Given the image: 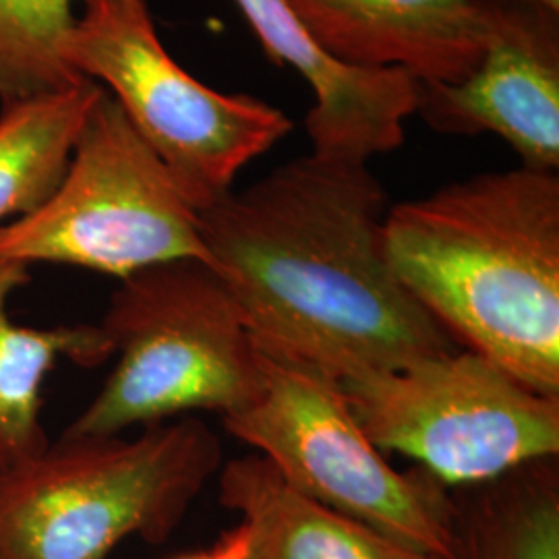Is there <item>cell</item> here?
Returning <instances> with one entry per match:
<instances>
[{"instance_id":"cell-1","label":"cell","mask_w":559,"mask_h":559,"mask_svg":"<svg viewBox=\"0 0 559 559\" xmlns=\"http://www.w3.org/2000/svg\"><path fill=\"white\" fill-rule=\"evenodd\" d=\"M388 210L369 164L313 152L201 210L210 265L263 355L340 381L456 348L388 261Z\"/></svg>"},{"instance_id":"cell-2","label":"cell","mask_w":559,"mask_h":559,"mask_svg":"<svg viewBox=\"0 0 559 559\" xmlns=\"http://www.w3.org/2000/svg\"><path fill=\"white\" fill-rule=\"evenodd\" d=\"M388 261L466 350L559 396V177L519 166L390 205Z\"/></svg>"},{"instance_id":"cell-3","label":"cell","mask_w":559,"mask_h":559,"mask_svg":"<svg viewBox=\"0 0 559 559\" xmlns=\"http://www.w3.org/2000/svg\"><path fill=\"white\" fill-rule=\"evenodd\" d=\"M222 468L221 438L193 415L140 436H60L0 471V559H108L129 537H173Z\"/></svg>"},{"instance_id":"cell-4","label":"cell","mask_w":559,"mask_h":559,"mask_svg":"<svg viewBox=\"0 0 559 559\" xmlns=\"http://www.w3.org/2000/svg\"><path fill=\"white\" fill-rule=\"evenodd\" d=\"M100 328L117 365L62 436H122L198 411L224 419L261 394V350L205 261H166L119 280Z\"/></svg>"},{"instance_id":"cell-5","label":"cell","mask_w":559,"mask_h":559,"mask_svg":"<svg viewBox=\"0 0 559 559\" xmlns=\"http://www.w3.org/2000/svg\"><path fill=\"white\" fill-rule=\"evenodd\" d=\"M62 59L119 102L198 212L228 195L240 170L295 127L270 102L216 92L187 73L143 0H80Z\"/></svg>"},{"instance_id":"cell-6","label":"cell","mask_w":559,"mask_h":559,"mask_svg":"<svg viewBox=\"0 0 559 559\" xmlns=\"http://www.w3.org/2000/svg\"><path fill=\"white\" fill-rule=\"evenodd\" d=\"M177 260L210 263L200 212L102 87L57 189L0 226V261L60 263L122 280Z\"/></svg>"},{"instance_id":"cell-7","label":"cell","mask_w":559,"mask_h":559,"mask_svg":"<svg viewBox=\"0 0 559 559\" xmlns=\"http://www.w3.org/2000/svg\"><path fill=\"white\" fill-rule=\"evenodd\" d=\"M263 388L224 429L258 450L311 500L423 554L454 559L450 489L427 471H396L355 419L338 381L261 353Z\"/></svg>"},{"instance_id":"cell-8","label":"cell","mask_w":559,"mask_h":559,"mask_svg":"<svg viewBox=\"0 0 559 559\" xmlns=\"http://www.w3.org/2000/svg\"><path fill=\"white\" fill-rule=\"evenodd\" d=\"M338 385L383 454L417 460L450 491L559 456V396L466 348Z\"/></svg>"},{"instance_id":"cell-9","label":"cell","mask_w":559,"mask_h":559,"mask_svg":"<svg viewBox=\"0 0 559 559\" xmlns=\"http://www.w3.org/2000/svg\"><path fill=\"white\" fill-rule=\"evenodd\" d=\"M483 57L459 83H419L417 115L445 135L491 133L520 166L558 173L559 13L522 0H477Z\"/></svg>"},{"instance_id":"cell-10","label":"cell","mask_w":559,"mask_h":559,"mask_svg":"<svg viewBox=\"0 0 559 559\" xmlns=\"http://www.w3.org/2000/svg\"><path fill=\"white\" fill-rule=\"evenodd\" d=\"M265 57L290 67L309 83L311 152L334 160L362 162L396 152L406 122L417 115L419 81L404 71L344 67L309 40L286 0H235Z\"/></svg>"},{"instance_id":"cell-11","label":"cell","mask_w":559,"mask_h":559,"mask_svg":"<svg viewBox=\"0 0 559 559\" xmlns=\"http://www.w3.org/2000/svg\"><path fill=\"white\" fill-rule=\"evenodd\" d=\"M323 55L344 67L459 83L483 57L477 0H286Z\"/></svg>"},{"instance_id":"cell-12","label":"cell","mask_w":559,"mask_h":559,"mask_svg":"<svg viewBox=\"0 0 559 559\" xmlns=\"http://www.w3.org/2000/svg\"><path fill=\"white\" fill-rule=\"evenodd\" d=\"M218 475L222 506L249 533V559H448L302 496L260 454L230 460Z\"/></svg>"},{"instance_id":"cell-13","label":"cell","mask_w":559,"mask_h":559,"mask_svg":"<svg viewBox=\"0 0 559 559\" xmlns=\"http://www.w3.org/2000/svg\"><path fill=\"white\" fill-rule=\"evenodd\" d=\"M29 280L27 265L0 261V471L48 448L50 438L41 425V385L60 360L94 369L115 355L100 323L55 328L15 323L9 300Z\"/></svg>"},{"instance_id":"cell-14","label":"cell","mask_w":559,"mask_h":559,"mask_svg":"<svg viewBox=\"0 0 559 559\" xmlns=\"http://www.w3.org/2000/svg\"><path fill=\"white\" fill-rule=\"evenodd\" d=\"M454 559H559V462L450 491Z\"/></svg>"},{"instance_id":"cell-15","label":"cell","mask_w":559,"mask_h":559,"mask_svg":"<svg viewBox=\"0 0 559 559\" xmlns=\"http://www.w3.org/2000/svg\"><path fill=\"white\" fill-rule=\"evenodd\" d=\"M100 92V83L85 80L64 92L2 106L0 226L34 212L57 189L81 122Z\"/></svg>"},{"instance_id":"cell-16","label":"cell","mask_w":559,"mask_h":559,"mask_svg":"<svg viewBox=\"0 0 559 559\" xmlns=\"http://www.w3.org/2000/svg\"><path fill=\"white\" fill-rule=\"evenodd\" d=\"M80 0H0V102L29 100L80 85L62 59Z\"/></svg>"},{"instance_id":"cell-17","label":"cell","mask_w":559,"mask_h":559,"mask_svg":"<svg viewBox=\"0 0 559 559\" xmlns=\"http://www.w3.org/2000/svg\"><path fill=\"white\" fill-rule=\"evenodd\" d=\"M177 559H249V533L245 524L239 522L235 528L224 533L214 547L187 554Z\"/></svg>"},{"instance_id":"cell-18","label":"cell","mask_w":559,"mask_h":559,"mask_svg":"<svg viewBox=\"0 0 559 559\" xmlns=\"http://www.w3.org/2000/svg\"><path fill=\"white\" fill-rule=\"evenodd\" d=\"M522 2H533V4H540V7H547L551 11H558L559 13V0H522Z\"/></svg>"}]
</instances>
